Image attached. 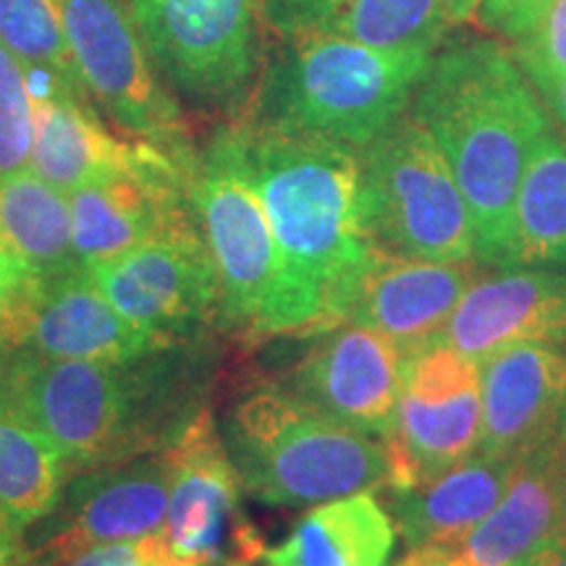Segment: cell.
I'll return each mask as SVG.
<instances>
[{"instance_id":"f546056e","label":"cell","mask_w":566,"mask_h":566,"mask_svg":"<svg viewBox=\"0 0 566 566\" xmlns=\"http://www.w3.org/2000/svg\"><path fill=\"white\" fill-rule=\"evenodd\" d=\"M30 556V554H27ZM160 554L158 543L153 537L142 541H118L101 543L82 551H71L63 556H30V566H158Z\"/></svg>"},{"instance_id":"1f68e13d","label":"cell","mask_w":566,"mask_h":566,"mask_svg":"<svg viewBox=\"0 0 566 566\" xmlns=\"http://www.w3.org/2000/svg\"><path fill=\"white\" fill-rule=\"evenodd\" d=\"M0 566H30L24 533L0 516Z\"/></svg>"},{"instance_id":"30bf717a","label":"cell","mask_w":566,"mask_h":566,"mask_svg":"<svg viewBox=\"0 0 566 566\" xmlns=\"http://www.w3.org/2000/svg\"><path fill=\"white\" fill-rule=\"evenodd\" d=\"M160 80L187 101L229 108L260 63L258 0H126Z\"/></svg>"},{"instance_id":"d6a6232c","label":"cell","mask_w":566,"mask_h":566,"mask_svg":"<svg viewBox=\"0 0 566 566\" xmlns=\"http://www.w3.org/2000/svg\"><path fill=\"white\" fill-rule=\"evenodd\" d=\"M27 275L30 273L24 271V265L13 258L9 247H6L3 239H0V310H3V304L11 300L13 292H17Z\"/></svg>"},{"instance_id":"9c48e42d","label":"cell","mask_w":566,"mask_h":566,"mask_svg":"<svg viewBox=\"0 0 566 566\" xmlns=\"http://www.w3.org/2000/svg\"><path fill=\"white\" fill-rule=\"evenodd\" d=\"M163 451L171 483L166 522L155 535L160 564L260 566L268 546L244 512L242 480L212 409L197 412Z\"/></svg>"},{"instance_id":"6da1fadb","label":"cell","mask_w":566,"mask_h":566,"mask_svg":"<svg viewBox=\"0 0 566 566\" xmlns=\"http://www.w3.org/2000/svg\"><path fill=\"white\" fill-rule=\"evenodd\" d=\"M212 370L210 336L160 344L126 363L13 352L11 415L51 438L76 475L168 449L208 407Z\"/></svg>"},{"instance_id":"ffe728a7","label":"cell","mask_w":566,"mask_h":566,"mask_svg":"<svg viewBox=\"0 0 566 566\" xmlns=\"http://www.w3.org/2000/svg\"><path fill=\"white\" fill-rule=\"evenodd\" d=\"M281 38L334 34L380 51H438L459 24L449 0H263Z\"/></svg>"},{"instance_id":"4fadbf2b","label":"cell","mask_w":566,"mask_h":566,"mask_svg":"<svg viewBox=\"0 0 566 566\" xmlns=\"http://www.w3.org/2000/svg\"><path fill=\"white\" fill-rule=\"evenodd\" d=\"M0 344L9 354L126 363L166 342L126 321L95 286L87 268L80 265L63 273L27 275L0 310Z\"/></svg>"},{"instance_id":"d590c367","label":"cell","mask_w":566,"mask_h":566,"mask_svg":"<svg viewBox=\"0 0 566 566\" xmlns=\"http://www.w3.org/2000/svg\"><path fill=\"white\" fill-rule=\"evenodd\" d=\"M522 566H566V551H558L554 546H543Z\"/></svg>"},{"instance_id":"44dd1931","label":"cell","mask_w":566,"mask_h":566,"mask_svg":"<svg viewBox=\"0 0 566 566\" xmlns=\"http://www.w3.org/2000/svg\"><path fill=\"white\" fill-rule=\"evenodd\" d=\"M32 101L34 139L30 168L63 195L129 171L153 147L111 132L84 95L45 92Z\"/></svg>"},{"instance_id":"cb8c5ba5","label":"cell","mask_w":566,"mask_h":566,"mask_svg":"<svg viewBox=\"0 0 566 566\" xmlns=\"http://www.w3.org/2000/svg\"><path fill=\"white\" fill-rule=\"evenodd\" d=\"M509 268L566 271V139L554 126L537 139L516 187L501 271Z\"/></svg>"},{"instance_id":"484cf974","label":"cell","mask_w":566,"mask_h":566,"mask_svg":"<svg viewBox=\"0 0 566 566\" xmlns=\"http://www.w3.org/2000/svg\"><path fill=\"white\" fill-rule=\"evenodd\" d=\"M71 467L45 433L17 415L0 417V516L24 533L53 512Z\"/></svg>"},{"instance_id":"836d02e7","label":"cell","mask_w":566,"mask_h":566,"mask_svg":"<svg viewBox=\"0 0 566 566\" xmlns=\"http://www.w3.org/2000/svg\"><path fill=\"white\" fill-rule=\"evenodd\" d=\"M535 90H537V95L543 97V103L548 105L551 116L556 118V124L562 126L564 139H566V74L556 76V80L535 84Z\"/></svg>"},{"instance_id":"d6986e66","label":"cell","mask_w":566,"mask_h":566,"mask_svg":"<svg viewBox=\"0 0 566 566\" xmlns=\"http://www.w3.org/2000/svg\"><path fill=\"white\" fill-rule=\"evenodd\" d=\"M566 504L556 443L516 462L506 493L470 533L446 546L409 551L412 566H522L548 543Z\"/></svg>"},{"instance_id":"3957f363","label":"cell","mask_w":566,"mask_h":566,"mask_svg":"<svg viewBox=\"0 0 566 566\" xmlns=\"http://www.w3.org/2000/svg\"><path fill=\"white\" fill-rule=\"evenodd\" d=\"M409 111L449 160L475 233V258L504 268L516 187L551 118L514 53L459 40L433 53Z\"/></svg>"},{"instance_id":"2e32d148","label":"cell","mask_w":566,"mask_h":566,"mask_svg":"<svg viewBox=\"0 0 566 566\" xmlns=\"http://www.w3.org/2000/svg\"><path fill=\"white\" fill-rule=\"evenodd\" d=\"M168 483L166 451L76 472L53 512L38 522L42 533L27 554L63 556L101 543L158 535L168 512Z\"/></svg>"},{"instance_id":"8992f818","label":"cell","mask_w":566,"mask_h":566,"mask_svg":"<svg viewBox=\"0 0 566 566\" xmlns=\"http://www.w3.org/2000/svg\"><path fill=\"white\" fill-rule=\"evenodd\" d=\"M189 200L221 289V328L250 338L294 336L279 244L247 171L239 126L197 155Z\"/></svg>"},{"instance_id":"74e56055","label":"cell","mask_w":566,"mask_h":566,"mask_svg":"<svg viewBox=\"0 0 566 566\" xmlns=\"http://www.w3.org/2000/svg\"><path fill=\"white\" fill-rule=\"evenodd\" d=\"M478 3H480V0H449L451 11H454V17H457L459 24H462V21L475 19Z\"/></svg>"},{"instance_id":"e0dca14e","label":"cell","mask_w":566,"mask_h":566,"mask_svg":"<svg viewBox=\"0 0 566 566\" xmlns=\"http://www.w3.org/2000/svg\"><path fill=\"white\" fill-rule=\"evenodd\" d=\"M480 451L522 462L556 443L566 422V346L516 344L480 363Z\"/></svg>"},{"instance_id":"83f0119b","label":"cell","mask_w":566,"mask_h":566,"mask_svg":"<svg viewBox=\"0 0 566 566\" xmlns=\"http://www.w3.org/2000/svg\"><path fill=\"white\" fill-rule=\"evenodd\" d=\"M34 101L24 63L0 40V179L30 168Z\"/></svg>"},{"instance_id":"ab89813d","label":"cell","mask_w":566,"mask_h":566,"mask_svg":"<svg viewBox=\"0 0 566 566\" xmlns=\"http://www.w3.org/2000/svg\"><path fill=\"white\" fill-rule=\"evenodd\" d=\"M394 566H412V564H409V558L405 556V558H401V562H399V564H394Z\"/></svg>"},{"instance_id":"52a82bcc","label":"cell","mask_w":566,"mask_h":566,"mask_svg":"<svg viewBox=\"0 0 566 566\" xmlns=\"http://www.w3.org/2000/svg\"><path fill=\"white\" fill-rule=\"evenodd\" d=\"M359 155L365 223L380 250L424 260H478L462 189L412 111Z\"/></svg>"},{"instance_id":"f35d334b","label":"cell","mask_w":566,"mask_h":566,"mask_svg":"<svg viewBox=\"0 0 566 566\" xmlns=\"http://www.w3.org/2000/svg\"><path fill=\"white\" fill-rule=\"evenodd\" d=\"M556 454H558V462H562L564 483H566V422H564L562 433H558V438H556Z\"/></svg>"},{"instance_id":"d4e9b609","label":"cell","mask_w":566,"mask_h":566,"mask_svg":"<svg viewBox=\"0 0 566 566\" xmlns=\"http://www.w3.org/2000/svg\"><path fill=\"white\" fill-rule=\"evenodd\" d=\"M0 239L30 275L80 268L69 195L32 168L0 179Z\"/></svg>"},{"instance_id":"7402d4cb","label":"cell","mask_w":566,"mask_h":566,"mask_svg":"<svg viewBox=\"0 0 566 566\" xmlns=\"http://www.w3.org/2000/svg\"><path fill=\"white\" fill-rule=\"evenodd\" d=\"M514 470V462L475 451L424 483L386 491L396 533L405 537L409 551L459 541L493 512Z\"/></svg>"},{"instance_id":"4316f807","label":"cell","mask_w":566,"mask_h":566,"mask_svg":"<svg viewBox=\"0 0 566 566\" xmlns=\"http://www.w3.org/2000/svg\"><path fill=\"white\" fill-rule=\"evenodd\" d=\"M0 40L24 63L30 87L59 84L87 95L69 51L61 0H0Z\"/></svg>"},{"instance_id":"277c9868","label":"cell","mask_w":566,"mask_h":566,"mask_svg":"<svg viewBox=\"0 0 566 566\" xmlns=\"http://www.w3.org/2000/svg\"><path fill=\"white\" fill-rule=\"evenodd\" d=\"M254 122L365 150L405 116L433 53L380 51L334 34L281 38Z\"/></svg>"},{"instance_id":"e575fe53","label":"cell","mask_w":566,"mask_h":566,"mask_svg":"<svg viewBox=\"0 0 566 566\" xmlns=\"http://www.w3.org/2000/svg\"><path fill=\"white\" fill-rule=\"evenodd\" d=\"M11 412V391H9V352L0 344V417Z\"/></svg>"},{"instance_id":"9a60e30c","label":"cell","mask_w":566,"mask_h":566,"mask_svg":"<svg viewBox=\"0 0 566 566\" xmlns=\"http://www.w3.org/2000/svg\"><path fill=\"white\" fill-rule=\"evenodd\" d=\"M181 163L150 147L129 171L92 181L69 195L74 247L80 263L97 265L163 233L195 223L189 176Z\"/></svg>"},{"instance_id":"4dcf8cb0","label":"cell","mask_w":566,"mask_h":566,"mask_svg":"<svg viewBox=\"0 0 566 566\" xmlns=\"http://www.w3.org/2000/svg\"><path fill=\"white\" fill-rule=\"evenodd\" d=\"M551 3L554 0H480L475 19L514 42L533 30Z\"/></svg>"},{"instance_id":"603a6c76","label":"cell","mask_w":566,"mask_h":566,"mask_svg":"<svg viewBox=\"0 0 566 566\" xmlns=\"http://www.w3.org/2000/svg\"><path fill=\"white\" fill-rule=\"evenodd\" d=\"M396 525L370 491L315 504L286 541L265 548L260 566H386Z\"/></svg>"},{"instance_id":"f1b7e54d","label":"cell","mask_w":566,"mask_h":566,"mask_svg":"<svg viewBox=\"0 0 566 566\" xmlns=\"http://www.w3.org/2000/svg\"><path fill=\"white\" fill-rule=\"evenodd\" d=\"M514 55L533 84L566 74V0H554L533 30L514 40Z\"/></svg>"},{"instance_id":"7a4b0ae2","label":"cell","mask_w":566,"mask_h":566,"mask_svg":"<svg viewBox=\"0 0 566 566\" xmlns=\"http://www.w3.org/2000/svg\"><path fill=\"white\" fill-rule=\"evenodd\" d=\"M247 171L279 244L294 336L349 321L378 244L363 210V155L310 134L237 124Z\"/></svg>"},{"instance_id":"ac0fdd59","label":"cell","mask_w":566,"mask_h":566,"mask_svg":"<svg viewBox=\"0 0 566 566\" xmlns=\"http://www.w3.org/2000/svg\"><path fill=\"white\" fill-rule=\"evenodd\" d=\"M480 279L475 260H424L375 252L349 321L391 336L409 354L441 338L467 289Z\"/></svg>"},{"instance_id":"5b68a950","label":"cell","mask_w":566,"mask_h":566,"mask_svg":"<svg viewBox=\"0 0 566 566\" xmlns=\"http://www.w3.org/2000/svg\"><path fill=\"white\" fill-rule=\"evenodd\" d=\"M221 436L244 493L268 506H315L386 485L384 441L334 420L283 384L244 388Z\"/></svg>"},{"instance_id":"8fae6325","label":"cell","mask_w":566,"mask_h":566,"mask_svg":"<svg viewBox=\"0 0 566 566\" xmlns=\"http://www.w3.org/2000/svg\"><path fill=\"white\" fill-rule=\"evenodd\" d=\"M480 363L446 342L409 357L394 430L384 438L388 475L380 491H405L480 451Z\"/></svg>"},{"instance_id":"7c38bea8","label":"cell","mask_w":566,"mask_h":566,"mask_svg":"<svg viewBox=\"0 0 566 566\" xmlns=\"http://www.w3.org/2000/svg\"><path fill=\"white\" fill-rule=\"evenodd\" d=\"M87 273L126 321L158 342L202 338L221 325V289L197 221Z\"/></svg>"},{"instance_id":"ba28073f","label":"cell","mask_w":566,"mask_h":566,"mask_svg":"<svg viewBox=\"0 0 566 566\" xmlns=\"http://www.w3.org/2000/svg\"><path fill=\"white\" fill-rule=\"evenodd\" d=\"M63 30L80 82L95 108L129 139L195 163L187 118L153 66L124 0H61Z\"/></svg>"},{"instance_id":"8d00e7d4","label":"cell","mask_w":566,"mask_h":566,"mask_svg":"<svg viewBox=\"0 0 566 566\" xmlns=\"http://www.w3.org/2000/svg\"><path fill=\"white\" fill-rule=\"evenodd\" d=\"M546 546H554L558 551H566V504L562 506V512H558V516H556L554 530H551Z\"/></svg>"},{"instance_id":"60d3db41","label":"cell","mask_w":566,"mask_h":566,"mask_svg":"<svg viewBox=\"0 0 566 566\" xmlns=\"http://www.w3.org/2000/svg\"><path fill=\"white\" fill-rule=\"evenodd\" d=\"M158 566H176V564H158Z\"/></svg>"},{"instance_id":"5bb4252c","label":"cell","mask_w":566,"mask_h":566,"mask_svg":"<svg viewBox=\"0 0 566 566\" xmlns=\"http://www.w3.org/2000/svg\"><path fill=\"white\" fill-rule=\"evenodd\" d=\"M307 338L313 342L283 386L334 420L384 441L394 430L412 354L391 336L354 321Z\"/></svg>"}]
</instances>
